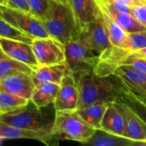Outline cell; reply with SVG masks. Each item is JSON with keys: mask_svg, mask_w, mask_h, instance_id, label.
I'll return each mask as SVG.
<instances>
[{"mask_svg": "<svg viewBox=\"0 0 146 146\" xmlns=\"http://www.w3.org/2000/svg\"><path fill=\"white\" fill-rule=\"evenodd\" d=\"M74 76L79 91L78 108L96 103L111 104L122 93L121 80L115 74L101 76L93 68Z\"/></svg>", "mask_w": 146, "mask_h": 146, "instance_id": "6da1fadb", "label": "cell"}, {"mask_svg": "<svg viewBox=\"0 0 146 146\" xmlns=\"http://www.w3.org/2000/svg\"><path fill=\"white\" fill-rule=\"evenodd\" d=\"M145 46L146 31L128 34L121 45H111L98 55L94 71L101 76L112 75L133 53Z\"/></svg>", "mask_w": 146, "mask_h": 146, "instance_id": "7a4b0ae2", "label": "cell"}, {"mask_svg": "<svg viewBox=\"0 0 146 146\" xmlns=\"http://www.w3.org/2000/svg\"><path fill=\"white\" fill-rule=\"evenodd\" d=\"M43 23L48 35L64 44L78 38L75 18L68 4L49 0L48 15Z\"/></svg>", "mask_w": 146, "mask_h": 146, "instance_id": "3957f363", "label": "cell"}, {"mask_svg": "<svg viewBox=\"0 0 146 146\" xmlns=\"http://www.w3.org/2000/svg\"><path fill=\"white\" fill-rule=\"evenodd\" d=\"M95 131L75 111H56L51 138L52 141H73L84 144Z\"/></svg>", "mask_w": 146, "mask_h": 146, "instance_id": "277c9868", "label": "cell"}, {"mask_svg": "<svg viewBox=\"0 0 146 146\" xmlns=\"http://www.w3.org/2000/svg\"><path fill=\"white\" fill-rule=\"evenodd\" d=\"M46 108H38L31 100L27 105L12 112L1 114L0 121L18 128L35 131L52 130L56 113L51 114V111Z\"/></svg>", "mask_w": 146, "mask_h": 146, "instance_id": "5b68a950", "label": "cell"}, {"mask_svg": "<svg viewBox=\"0 0 146 146\" xmlns=\"http://www.w3.org/2000/svg\"><path fill=\"white\" fill-rule=\"evenodd\" d=\"M0 18L32 36L34 38L50 36L43 21L31 13L0 5Z\"/></svg>", "mask_w": 146, "mask_h": 146, "instance_id": "8992f818", "label": "cell"}, {"mask_svg": "<svg viewBox=\"0 0 146 146\" xmlns=\"http://www.w3.org/2000/svg\"><path fill=\"white\" fill-rule=\"evenodd\" d=\"M65 54L68 71L74 74L93 69L98 56L78 38L65 44Z\"/></svg>", "mask_w": 146, "mask_h": 146, "instance_id": "52a82bcc", "label": "cell"}, {"mask_svg": "<svg viewBox=\"0 0 146 146\" xmlns=\"http://www.w3.org/2000/svg\"><path fill=\"white\" fill-rule=\"evenodd\" d=\"M31 45L39 66L66 61L65 44L53 37L35 38Z\"/></svg>", "mask_w": 146, "mask_h": 146, "instance_id": "ba28073f", "label": "cell"}, {"mask_svg": "<svg viewBox=\"0 0 146 146\" xmlns=\"http://www.w3.org/2000/svg\"><path fill=\"white\" fill-rule=\"evenodd\" d=\"M98 7L95 19L87 24L79 34L78 38L90 49L99 55L110 46L111 44L108 32L98 16Z\"/></svg>", "mask_w": 146, "mask_h": 146, "instance_id": "9c48e42d", "label": "cell"}, {"mask_svg": "<svg viewBox=\"0 0 146 146\" xmlns=\"http://www.w3.org/2000/svg\"><path fill=\"white\" fill-rule=\"evenodd\" d=\"M79 91L74 74L68 71L60 84L54 107L56 111H76L79 106Z\"/></svg>", "mask_w": 146, "mask_h": 146, "instance_id": "30bf717a", "label": "cell"}, {"mask_svg": "<svg viewBox=\"0 0 146 146\" xmlns=\"http://www.w3.org/2000/svg\"><path fill=\"white\" fill-rule=\"evenodd\" d=\"M123 118L127 138L134 141H146V123L138 114L120 98L113 102Z\"/></svg>", "mask_w": 146, "mask_h": 146, "instance_id": "8fae6325", "label": "cell"}, {"mask_svg": "<svg viewBox=\"0 0 146 146\" xmlns=\"http://www.w3.org/2000/svg\"><path fill=\"white\" fill-rule=\"evenodd\" d=\"M115 74L122 80L123 91H131L146 102V73L130 65H122L117 68Z\"/></svg>", "mask_w": 146, "mask_h": 146, "instance_id": "7c38bea8", "label": "cell"}, {"mask_svg": "<svg viewBox=\"0 0 146 146\" xmlns=\"http://www.w3.org/2000/svg\"><path fill=\"white\" fill-rule=\"evenodd\" d=\"M36 85L33 74L17 73L0 79V90L24 97L30 100Z\"/></svg>", "mask_w": 146, "mask_h": 146, "instance_id": "4fadbf2b", "label": "cell"}, {"mask_svg": "<svg viewBox=\"0 0 146 146\" xmlns=\"http://www.w3.org/2000/svg\"><path fill=\"white\" fill-rule=\"evenodd\" d=\"M1 51L14 59L29 66L35 71L39 66L32 45L0 37Z\"/></svg>", "mask_w": 146, "mask_h": 146, "instance_id": "5bb4252c", "label": "cell"}, {"mask_svg": "<svg viewBox=\"0 0 146 146\" xmlns=\"http://www.w3.org/2000/svg\"><path fill=\"white\" fill-rule=\"evenodd\" d=\"M1 139H20L27 138L39 141L46 145H50L52 141L51 132L48 131H35L18 128L0 121Z\"/></svg>", "mask_w": 146, "mask_h": 146, "instance_id": "9a60e30c", "label": "cell"}, {"mask_svg": "<svg viewBox=\"0 0 146 146\" xmlns=\"http://www.w3.org/2000/svg\"><path fill=\"white\" fill-rule=\"evenodd\" d=\"M68 5L74 14L79 36L87 24L95 19L98 6L95 0H68Z\"/></svg>", "mask_w": 146, "mask_h": 146, "instance_id": "2e32d148", "label": "cell"}, {"mask_svg": "<svg viewBox=\"0 0 146 146\" xmlns=\"http://www.w3.org/2000/svg\"><path fill=\"white\" fill-rule=\"evenodd\" d=\"M68 71L66 61L54 65L39 66L34 71L33 78L36 86L44 83H54L60 85Z\"/></svg>", "mask_w": 146, "mask_h": 146, "instance_id": "e0dca14e", "label": "cell"}, {"mask_svg": "<svg viewBox=\"0 0 146 146\" xmlns=\"http://www.w3.org/2000/svg\"><path fill=\"white\" fill-rule=\"evenodd\" d=\"M84 145L94 146H138V141L96 129L94 135Z\"/></svg>", "mask_w": 146, "mask_h": 146, "instance_id": "ac0fdd59", "label": "cell"}, {"mask_svg": "<svg viewBox=\"0 0 146 146\" xmlns=\"http://www.w3.org/2000/svg\"><path fill=\"white\" fill-rule=\"evenodd\" d=\"M101 129L111 133L126 137L125 123L123 115L113 103L108 105L106 111L101 123Z\"/></svg>", "mask_w": 146, "mask_h": 146, "instance_id": "d6986e66", "label": "cell"}, {"mask_svg": "<svg viewBox=\"0 0 146 146\" xmlns=\"http://www.w3.org/2000/svg\"><path fill=\"white\" fill-rule=\"evenodd\" d=\"M109 104L108 103H96L79 107L75 111L88 125L96 130L101 129L104 114Z\"/></svg>", "mask_w": 146, "mask_h": 146, "instance_id": "ffe728a7", "label": "cell"}, {"mask_svg": "<svg viewBox=\"0 0 146 146\" xmlns=\"http://www.w3.org/2000/svg\"><path fill=\"white\" fill-rule=\"evenodd\" d=\"M60 85L54 83H44L36 86L31 101L38 108H46L54 104Z\"/></svg>", "mask_w": 146, "mask_h": 146, "instance_id": "44dd1931", "label": "cell"}, {"mask_svg": "<svg viewBox=\"0 0 146 146\" xmlns=\"http://www.w3.org/2000/svg\"><path fill=\"white\" fill-rule=\"evenodd\" d=\"M97 4V3H96ZM100 8L105 10L117 23L118 25L128 34L135 32H141L146 31V27L137 21L131 14L128 13L117 11L113 9L106 7L105 6L97 4Z\"/></svg>", "mask_w": 146, "mask_h": 146, "instance_id": "7402d4cb", "label": "cell"}, {"mask_svg": "<svg viewBox=\"0 0 146 146\" xmlns=\"http://www.w3.org/2000/svg\"><path fill=\"white\" fill-rule=\"evenodd\" d=\"M98 16L108 32L111 45H121L126 39L128 33L125 32L105 10L100 8L98 6Z\"/></svg>", "mask_w": 146, "mask_h": 146, "instance_id": "603a6c76", "label": "cell"}, {"mask_svg": "<svg viewBox=\"0 0 146 146\" xmlns=\"http://www.w3.org/2000/svg\"><path fill=\"white\" fill-rule=\"evenodd\" d=\"M27 73L33 74L34 70L29 66L14 59L1 51L0 56V79L10 74L17 73Z\"/></svg>", "mask_w": 146, "mask_h": 146, "instance_id": "cb8c5ba5", "label": "cell"}, {"mask_svg": "<svg viewBox=\"0 0 146 146\" xmlns=\"http://www.w3.org/2000/svg\"><path fill=\"white\" fill-rule=\"evenodd\" d=\"M29 100L8 91L0 90V113L12 112L27 105Z\"/></svg>", "mask_w": 146, "mask_h": 146, "instance_id": "d4e9b609", "label": "cell"}, {"mask_svg": "<svg viewBox=\"0 0 146 146\" xmlns=\"http://www.w3.org/2000/svg\"><path fill=\"white\" fill-rule=\"evenodd\" d=\"M0 37L32 44L35 38L0 18Z\"/></svg>", "mask_w": 146, "mask_h": 146, "instance_id": "484cf974", "label": "cell"}, {"mask_svg": "<svg viewBox=\"0 0 146 146\" xmlns=\"http://www.w3.org/2000/svg\"><path fill=\"white\" fill-rule=\"evenodd\" d=\"M118 98L132 108L138 116L146 123V102L133 94L131 91L125 90L118 96Z\"/></svg>", "mask_w": 146, "mask_h": 146, "instance_id": "4316f807", "label": "cell"}, {"mask_svg": "<svg viewBox=\"0 0 146 146\" xmlns=\"http://www.w3.org/2000/svg\"><path fill=\"white\" fill-rule=\"evenodd\" d=\"M27 1L31 14L43 22L45 21L48 15L49 0H27Z\"/></svg>", "mask_w": 146, "mask_h": 146, "instance_id": "83f0119b", "label": "cell"}, {"mask_svg": "<svg viewBox=\"0 0 146 146\" xmlns=\"http://www.w3.org/2000/svg\"><path fill=\"white\" fill-rule=\"evenodd\" d=\"M131 14L146 27V3L131 7Z\"/></svg>", "mask_w": 146, "mask_h": 146, "instance_id": "f1b7e54d", "label": "cell"}, {"mask_svg": "<svg viewBox=\"0 0 146 146\" xmlns=\"http://www.w3.org/2000/svg\"><path fill=\"white\" fill-rule=\"evenodd\" d=\"M123 65L132 66L136 69L139 70L142 72L146 73V60L143 58L129 57Z\"/></svg>", "mask_w": 146, "mask_h": 146, "instance_id": "f546056e", "label": "cell"}, {"mask_svg": "<svg viewBox=\"0 0 146 146\" xmlns=\"http://www.w3.org/2000/svg\"><path fill=\"white\" fill-rule=\"evenodd\" d=\"M7 7L31 13L29 6L27 3V0H9Z\"/></svg>", "mask_w": 146, "mask_h": 146, "instance_id": "4dcf8cb0", "label": "cell"}, {"mask_svg": "<svg viewBox=\"0 0 146 146\" xmlns=\"http://www.w3.org/2000/svg\"><path fill=\"white\" fill-rule=\"evenodd\" d=\"M112 1H115L121 5L128 6L130 7H135V6L146 3V0H112Z\"/></svg>", "mask_w": 146, "mask_h": 146, "instance_id": "1f68e13d", "label": "cell"}, {"mask_svg": "<svg viewBox=\"0 0 146 146\" xmlns=\"http://www.w3.org/2000/svg\"><path fill=\"white\" fill-rule=\"evenodd\" d=\"M130 57H135V58H141L146 60V46L141 49L138 50L131 54Z\"/></svg>", "mask_w": 146, "mask_h": 146, "instance_id": "d6a6232c", "label": "cell"}, {"mask_svg": "<svg viewBox=\"0 0 146 146\" xmlns=\"http://www.w3.org/2000/svg\"><path fill=\"white\" fill-rule=\"evenodd\" d=\"M9 0H0V5L7 7L9 4Z\"/></svg>", "mask_w": 146, "mask_h": 146, "instance_id": "836d02e7", "label": "cell"}, {"mask_svg": "<svg viewBox=\"0 0 146 146\" xmlns=\"http://www.w3.org/2000/svg\"><path fill=\"white\" fill-rule=\"evenodd\" d=\"M57 1H59V2L63 3V4H68V0H56Z\"/></svg>", "mask_w": 146, "mask_h": 146, "instance_id": "e575fe53", "label": "cell"}]
</instances>
